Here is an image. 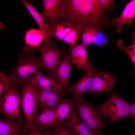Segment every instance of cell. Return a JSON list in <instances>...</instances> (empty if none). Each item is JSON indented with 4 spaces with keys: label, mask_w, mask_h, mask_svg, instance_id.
Segmentation results:
<instances>
[{
    "label": "cell",
    "mask_w": 135,
    "mask_h": 135,
    "mask_svg": "<svg viewBox=\"0 0 135 135\" xmlns=\"http://www.w3.org/2000/svg\"><path fill=\"white\" fill-rule=\"evenodd\" d=\"M66 122H59L52 128L53 135H76L67 125Z\"/></svg>",
    "instance_id": "cell-25"
},
{
    "label": "cell",
    "mask_w": 135,
    "mask_h": 135,
    "mask_svg": "<svg viewBox=\"0 0 135 135\" xmlns=\"http://www.w3.org/2000/svg\"><path fill=\"white\" fill-rule=\"evenodd\" d=\"M100 7L104 12L110 8L114 3V1L110 0H99Z\"/></svg>",
    "instance_id": "cell-28"
},
{
    "label": "cell",
    "mask_w": 135,
    "mask_h": 135,
    "mask_svg": "<svg viewBox=\"0 0 135 135\" xmlns=\"http://www.w3.org/2000/svg\"><path fill=\"white\" fill-rule=\"evenodd\" d=\"M40 52V58L44 70L48 71L50 76L61 62L62 55L65 50L58 47L52 42L50 44L43 45L38 49Z\"/></svg>",
    "instance_id": "cell-8"
},
{
    "label": "cell",
    "mask_w": 135,
    "mask_h": 135,
    "mask_svg": "<svg viewBox=\"0 0 135 135\" xmlns=\"http://www.w3.org/2000/svg\"><path fill=\"white\" fill-rule=\"evenodd\" d=\"M19 86L8 87L0 97V111L7 119L21 123L26 122L21 117L22 97L18 90Z\"/></svg>",
    "instance_id": "cell-4"
},
{
    "label": "cell",
    "mask_w": 135,
    "mask_h": 135,
    "mask_svg": "<svg viewBox=\"0 0 135 135\" xmlns=\"http://www.w3.org/2000/svg\"><path fill=\"white\" fill-rule=\"evenodd\" d=\"M32 80L22 84L21 88L22 109L30 130L34 126L33 120L39 109L36 91Z\"/></svg>",
    "instance_id": "cell-6"
},
{
    "label": "cell",
    "mask_w": 135,
    "mask_h": 135,
    "mask_svg": "<svg viewBox=\"0 0 135 135\" xmlns=\"http://www.w3.org/2000/svg\"><path fill=\"white\" fill-rule=\"evenodd\" d=\"M73 99L75 111L81 120L94 135H101L102 130L106 126L108 122L103 119L92 104L87 102L82 97Z\"/></svg>",
    "instance_id": "cell-3"
},
{
    "label": "cell",
    "mask_w": 135,
    "mask_h": 135,
    "mask_svg": "<svg viewBox=\"0 0 135 135\" xmlns=\"http://www.w3.org/2000/svg\"><path fill=\"white\" fill-rule=\"evenodd\" d=\"M18 61L8 75L12 85H20L32 80L36 73L44 70L40 58L26 52L18 54Z\"/></svg>",
    "instance_id": "cell-2"
},
{
    "label": "cell",
    "mask_w": 135,
    "mask_h": 135,
    "mask_svg": "<svg viewBox=\"0 0 135 135\" xmlns=\"http://www.w3.org/2000/svg\"><path fill=\"white\" fill-rule=\"evenodd\" d=\"M81 37L82 43L86 47L93 44L103 45L106 42L107 40L105 35L96 26H83Z\"/></svg>",
    "instance_id": "cell-15"
},
{
    "label": "cell",
    "mask_w": 135,
    "mask_h": 135,
    "mask_svg": "<svg viewBox=\"0 0 135 135\" xmlns=\"http://www.w3.org/2000/svg\"><path fill=\"white\" fill-rule=\"evenodd\" d=\"M115 83L114 76L106 72H97L91 88L88 93L100 94L111 91Z\"/></svg>",
    "instance_id": "cell-11"
},
{
    "label": "cell",
    "mask_w": 135,
    "mask_h": 135,
    "mask_svg": "<svg viewBox=\"0 0 135 135\" xmlns=\"http://www.w3.org/2000/svg\"><path fill=\"white\" fill-rule=\"evenodd\" d=\"M101 135H103L102 134H102H101Z\"/></svg>",
    "instance_id": "cell-34"
},
{
    "label": "cell",
    "mask_w": 135,
    "mask_h": 135,
    "mask_svg": "<svg viewBox=\"0 0 135 135\" xmlns=\"http://www.w3.org/2000/svg\"><path fill=\"white\" fill-rule=\"evenodd\" d=\"M24 40L25 45L23 49L24 52L30 53L38 50L44 40V36L40 30L32 28L26 32Z\"/></svg>",
    "instance_id": "cell-18"
},
{
    "label": "cell",
    "mask_w": 135,
    "mask_h": 135,
    "mask_svg": "<svg viewBox=\"0 0 135 135\" xmlns=\"http://www.w3.org/2000/svg\"><path fill=\"white\" fill-rule=\"evenodd\" d=\"M59 123L55 110L42 111L35 116L33 121L34 125L37 126L42 131L52 128Z\"/></svg>",
    "instance_id": "cell-20"
},
{
    "label": "cell",
    "mask_w": 135,
    "mask_h": 135,
    "mask_svg": "<svg viewBox=\"0 0 135 135\" xmlns=\"http://www.w3.org/2000/svg\"><path fill=\"white\" fill-rule=\"evenodd\" d=\"M66 124L76 135H94L88 127L81 120L75 112L66 120Z\"/></svg>",
    "instance_id": "cell-22"
},
{
    "label": "cell",
    "mask_w": 135,
    "mask_h": 135,
    "mask_svg": "<svg viewBox=\"0 0 135 135\" xmlns=\"http://www.w3.org/2000/svg\"><path fill=\"white\" fill-rule=\"evenodd\" d=\"M129 104L117 93L113 92L106 102L95 108L102 116L109 118L112 124H114L120 119L130 116Z\"/></svg>",
    "instance_id": "cell-5"
},
{
    "label": "cell",
    "mask_w": 135,
    "mask_h": 135,
    "mask_svg": "<svg viewBox=\"0 0 135 135\" xmlns=\"http://www.w3.org/2000/svg\"><path fill=\"white\" fill-rule=\"evenodd\" d=\"M86 48L82 43L70 47V57L77 68L84 70V72L95 70H96L88 60Z\"/></svg>",
    "instance_id": "cell-10"
},
{
    "label": "cell",
    "mask_w": 135,
    "mask_h": 135,
    "mask_svg": "<svg viewBox=\"0 0 135 135\" xmlns=\"http://www.w3.org/2000/svg\"><path fill=\"white\" fill-rule=\"evenodd\" d=\"M30 129L26 122L8 119H0V135H26Z\"/></svg>",
    "instance_id": "cell-16"
},
{
    "label": "cell",
    "mask_w": 135,
    "mask_h": 135,
    "mask_svg": "<svg viewBox=\"0 0 135 135\" xmlns=\"http://www.w3.org/2000/svg\"><path fill=\"white\" fill-rule=\"evenodd\" d=\"M42 131L41 135H53L52 130L50 128H48Z\"/></svg>",
    "instance_id": "cell-32"
},
{
    "label": "cell",
    "mask_w": 135,
    "mask_h": 135,
    "mask_svg": "<svg viewBox=\"0 0 135 135\" xmlns=\"http://www.w3.org/2000/svg\"><path fill=\"white\" fill-rule=\"evenodd\" d=\"M12 85L8 75H7L0 70V96H1L7 88Z\"/></svg>",
    "instance_id": "cell-26"
},
{
    "label": "cell",
    "mask_w": 135,
    "mask_h": 135,
    "mask_svg": "<svg viewBox=\"0 0 135 135\" xmlns=\"http://www.w3.org/2000/svg\"><path fill=\"white\" fill-rule=\"evenodd\" d=\"M98 72H84L82 76L76 84L70 86L66 90L67 92L72 94L75 98H82V94L88 93L92 87L95 75Z\"/></svg>",
    "instance_id": "cell-13"
},
{
    "label": "cell",
    "mask_w": 135,
    "mask_h": 135,
    "mask_svg": "<svg viewBox=\"0 0 135 135\" xmlns=\"http://www.w3.org/2000/svg\"><path fill=\"white\" fill-rule=\"evenodd\" d=\"M132 123L133 124H135V121H133Z\"/></svg>",
    "instance_id": "cell-33"
},
{
    "label": "cell",
    "mask_w": 135,
    "mask_h": 135,
    "mask_svg": "<svg viewBox=\"0 0 135 135\" xmlns=\"http://www.w3.org/2000/svg\"><path fill=\"white\" fill-rule=\"evenodd\" d=\"M31 82L35 88L62 93H67L61 84L48 76L43 74L41 72L34 75Z\"/></svg>",
    "instance_id": "cell-17"
},
{
    "label": "cell",
    "mask_w": 135,
    "mask_h": 135,
    "mask_svg": "<svg viewBox=\"0 0 135 135\" xmlns=\"http://www.w3.org/2000/svg\"><path fill=\"white\" fill-rule=\"evenodd\" d=\"M21 2L24 5L38 24L39 29L44 36V45L50 44L53 37L52 27L47 23H46L41 14L36 10L32 2L25 0H21Z\"/></svg>",
    "instance_id": "cell-14"
},
{
    "label": "cell",
    "mask_w": 135,
    "mask_h": 135,
    "mask_svg": "<svg viewBox=\"0 0 135 135\" xmlns=\"http://www.w3.org/2000/svg\"><path fill=\"white\" fill-rule=\"evenodd\" d=\"M131 38L132 42V44L128 48L130 50L135 53V32H132Z\"/></svg>",
    "instance_id": "cell-30"
},
{
    "label": "cell",
    "mask_w": 135,
    "mask_h": 135,
    "mask_svg": "<svg viewBox=\"0 0 135 135\" xmlns=\"http://www.w3.org/2000/svg\"><path fill=\"white\" fill-rule=\"evenodd\" d=\"M72 27L71 24L67 22L54 24L52 27L53 37L57 40H63Z\"/></svg>",
    "instance_id": "cell-23"
},
{
    "label": "cell",
    "mask_w": 135,
    "mask_h": 135,
    "mask_svg": "<svg viewBox=\"0 0 135 135\" xmlns=\"http://www.w3.org/2000/svg\"><path fill=\"white\" fill-rule=\"evenodd\" d=\"M71 60L69 55L64 53L63 59L50 76L61 84L66 91L70 86L69 78L72 69Z\"/></svg>",
    "instance_id": "cell-12"
},
{
    "label": "cell",
    "mask_w": 135,
    "mask_h": 135,
    "mask_svg": "<svg viewBox=\"0 0 135 135\" xmlns=\"http://www.w3.org/2000/svg\"><path fill=\"white\" fill-rule=\"evenodd\" d=\"M31 130H30L29 133L26 135H41L39 128L35 125Z\"/></svg>",
    "instance_id": "cell-29"
},
{
    "label": "cell",
    "mask_w": 135,
    "mask_h": 135,
    "mask_svg": "<svg viewBox=\"0 0 135 135\" xmlns=\"http://www.w3.org/2000/svg\"><path fill=\"white\" fill-rule=\"evenodd\" d=\"M130 116L132 117L134 121H135V103L129 104Z\"/></svg>",
    "instance_id": "cell-31"
},
{
    "label": "cell",
    "mask_w": 135,
    "mask_h": 135,
    "mask_svg": "<svg viewBox=\"0 0 135 135\" xmlns=\"http://www.w3.org/2000/svg\"><path fill=\"white\" fill-rule=\"evenodd\" d=\"M55 110L58 122H65L73 112H76L73 98L70 97L63 99Z\"/></svg>",
    "instance_id": "cell-21"
},
{
    "label": "cell",
    "mask_w": 135,
    "mask_h": 135,
    "mask_svg": "<svg viewBox=\"0 0 135 135\" xmlns=\"http://www.w3.org/2000/svg\"><path fill=\"white\" fill-rule=\"evenodd\" d=\"M135 16V0H132L126 4L120 16L113 19L111 23L116 27L117 32H120L123 30V25L132 23Z\"/></svg>",
    "instance_id": "cell-19"
},
{
    "label": "cell",
    "mask_w": 135,
    "mask_h": 135,
    "mask_svg": "<svg viewBox=\"0 0 135 135\" xmlns=\"http://www.w3.org/2000/svg\"><path fill=\"white\" fill-rule=\"evenodd\" d=\"M68 22L82 27L98 23L104 13L99 0H66Z\"/></svg>",
    "instance_id": "cell-1"
},
{
    "label": "cell",
    "mask_w": 135,
    "mask_h": 135,
    "mask_svg": "<svg viewBox=\"0 0 135 135\" xmlns=\"http://www.w3.org/2000/svg\"><path fill=\"white\" fill-rule=\"evenodd\" d=\"M116 44L119 49L122 50L128 55L134 64L135 68V53L130 50L128 47L125 45L123 40H118L116 42Z\"/></svg>",
    "instance_id": "cell-27"
},
{
    "label": "cell",
    "mask_w": 135,
    "mask_h": 135,
    "mask_svg": "<svg viewBox=\"0 0 135 135\" xmlns=\"http://www.w3.org/2000/svg\"><path fill=\"white\" fill-rule=\"evenodd\" d=\"M82 27V26L78 25L72 27L70 31L62 40L68 44L70 47L74 46L81 35Z\"/></svg>",
    "instance_id": "cell-24"
},
{
    "label": "cell",
    "mask_w": 135,
    "mask_h": 135,
    "mask_svg": "<svg viewBox=\"0 0 135 135\" xmlns=\"http://www.w3.org/2000/svg\"><path fill=\"white\" fill-rule=\"evenodd\" d=\"M42 2V11L41 14L52 27L66 17V0H43Z\"/></svg>",
    "instance_id": "cell-7"
},
{
    "label": "cell",
    "mask_w": 135,
    "mask_h": 135,
    "mask_svg": "<svg viewBox=\"0 0 135 135\" xmlns=\"http://www.w3.org/2000/svg\"><path fill=\"white\" fill-rule=\"evenodd\" d=\"M35 88L38 108L42 111L55 110L66 95V93Z\"/></svg>",
    "instance_id": "cell-9"
},
{
    "label": "cell",
    "mask_w": 135,
    "mask_h": 135,
    "mask_svg": "<svg viewBox=\"0 0 135 135\" xmlns=\"http://www.w3.org/2000/svg\"><path fill=\"white\" fill-rule=\"evenodd\" d=\"M134 74H135V72L134 73Z\"/></svg>",
    "instance_id": "cell-35"
}]
</instances>
